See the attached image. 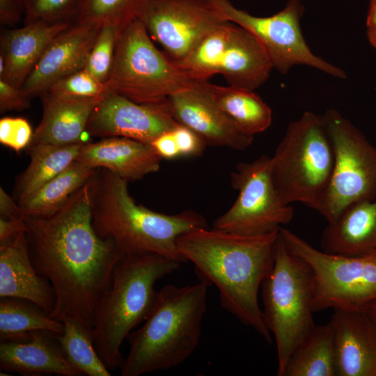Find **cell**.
I'll return each instance as SVG.
<instances>
[{
  "label": "cell",
  "mask_w": 376,
  "mask_h": 376,
  "mask_svg": "<svg viewBox=\"0 0 376 376\" xmlns=\"http://www.w3.org/2000/svg\"><path fill=\"white\" fill-rule=\"evenodd\" d=\"M91 179L56 213L24 219L31 263L54 291L50 317L61 322L72 319L93 329L99 301L124 254L94 229Z\"/></svg>",
  "instance_id": "1"
},
{
  "label": "cell",
  "mask_w": 376,
  "mask_h": 376,
  "mask_svg": "<svg viewBox=\"0 0 376 376\" xmlns=\"http://www.w3.org/2000/svg\"><path fill=\"white\" fill-rule=\"evenodd\" d=\"M29 122L20 117H4L0 120V142L16 152L29 146L33 136Z\"/></svg>",
  "instance_id": "35"
},
{
  "label": "cell",
  "mask_w": 376,
  "mask_h": 376,
  "mask_svg": "<svg viewBox=\"0 0 376 376\" xmlns=\"http://www.w3.org/2000/svg\"><path fill=\"white\" fill-rule=\"evenodd\" d=\"M56 334L36 331L23 340L0 343V370L26 376L82 375L65 357Z\"/></svg>",
  "instance_id": "21"
},
{
  "label": "cell",
  "mask_w": 376,
  "mask_h": 376,
  "mask_svg": "<svg viewBox=\"0 0 376 376\" xmlns=\"http://www.w3.org/2000/svg\"><path fill=\"white\" fill-rule=\"evenodd\" d=\"M63 330V322L36 304L17 298H1L0 342L26 340L36 331L61 334Z\"/></svg>",
  "instance_id": "29"
},
{
  "label": "cell",
  "mask_w": 376,
  "mask_h": 376,
  "mask_svg": "<svg viewBox=\"0 0 376 376\" xmlns=\"http://www.w3.org/2000/svg\"><path fill=\"white\" fill-rule=\"evenodd\" d=\"M321 248L328 253L347 256L376 253V198L349 205L328 223Z\"/></svg>",
  "instance_id": "24"
},
{
  "label": "cell",
  "mask_w": 376,
  "mask_h": 376,
  "mask_svg": "<svg viewBox=\"0 0 376 376\" xmlns=\"http://www.w3.org/2000/svg\"><path fill=\"white\" fill-rule=\"evenodd\" d=\"M180 264L155 253L125 254L118 260L111 285L99 301L92 329L95 347L109 370L121 367L123 341L150 313L158 293L157 281Z\"/></svg>",
  "instance_id": "5"
},
{
  "label": "cell",
  "mask_w": 376,
  "mask_h": 376,
  "mask_svg": "<svg viewBox=\"0 0 376 376\" xmlns=\"http://www.w3.org/2000/svg\"><path fill=\"white\" fill-rule=\"evenodd\" d=\"M96 169L74 162L60 174L17 203L22 215L46 217L56 213L93 177Z\"/></svg>",
  "instance_id": "25"
},
{
  "label": "cell",
  "mask_w": 376,
  "mask_h": 376,
  "mask_svg": "<svg viewBox=\"0 0 376 376\" xmlns=\"http://www.w3.org/2000/svg\"><path fill=\"white\" fill-rule=\"evenodd\" d=\"M23 217L19 206L14 198L0 188V218L9 219Z\"/></svg>",
  "instance_id": "41"
},
{
  "label": "cell",
  "mask_w": 376,
  "mask_h": 376,
  "mask_svg": "<svg viewBox=\"0 0 376 376\" xmlns=\"http://www.w3.org/2000/svg\"><path fill=\"white\" fill-rule=\"evenodd\" d=\"M202 86L244 133L253 136L271 125L270 107L253 91L228 86L201 82Z\"/></svg>",
  "instance_id": "26"
},
{
  "label": "cell",
  "mask_w": 376,
  "mask_h": 376,
  "mask_svg": "<svg viewBox=\"0 0 376 376\" xmlns=\"http://www.w3.org/2000/svg\"><path fill=\"white\" fill-rule=\"evenodd\" d=\"M179 123L171 116L167 100L140 104L107 91L93 109L86 132L100 137H126L150 143Z\"/></svg>",
  "instance_id": "15"
},
{
  "label": "cell",
  "mask_w": 376,
  "mask_h": 376,
  "mask_svg": "<svg viewBox=\"0 0 376 376\" xmlns=\"http://www.w3.org/2000/svg\"><path fill=\"white\" fill-rule=\"evenodd\" d=\"M162 160L150 144L120 136L85 143L76 159L92 168L106 169L127 181L157 172Z\"/></svg>",
  "instance_id": "22"
},
{
  "label": "cell",
  "mask_w": 376,
  "mask_h": 376,
  "mask_svg": "<svg viewBox=\"0 0 376 376\" xmlns=\"http://www.w3.org/2000/svg\"><path fill=\"white\" fill-rule=\"evenodd\" d=\"M150 144L162 159H173L180 157L172 130L159 135Z\"/></svg>",
  "instance_id": "39"
},
{
  "label": "cell",
  "mask_w": 376,
  "mask_h": 376,
  "mask_svg": "<svg viewBox=\"0 0 376 376\" xmlns=\"http://www.w3.org/2000/svg\"><path fill=\"white\" fill-rule=\"evenodd\" d=\"M323 116L334 164L318 212L331 223L349 205L376 198V147L337 110Z\"/></svg>",
  "instance_id": "11"
},
{
  "label": "cell",
  "mask_w": 376,
  "mask_h": 376,
  "mask_svg": "<svg viewBox=\"0 0 376 376\" xmlns=\"http://www.w3.org/2000/svg\"><path fill=\"white\" fill-rule=\"evenodd\" d=\"M376 327V299L371 301L362 311Z\"/></svg>",
  "instance_id": "43"
},
{
  "label": "cell",
  "mask_w": 376,
  "mask_h": 376,
  "mask_svg": "<svg viewBox=\"0 0 376 376\" xmlns=\"http://www.w3.org/2000/svg\"><path fill=\"white\" fill-rule=\"evenodd\" d=\"M279 234L288 248L313 273L314 313L325 309L363 311L376 299V253L347 256L318 250L285 228Z\"/></svg>",
  "instance_id": "9"
},
{
  "label": "cell",
  "mask_w": 376,
  "mask_h": 376,
  "mask_svg": "<svg viewBox=\"0 0 376 376\" xmlns=\"http://www.w3.org/2000/svg\"><path fill=\"white\" fill-rule=\"evenodd\" d=\"M140 19L174 61L184 59L208 33L229 22L210 0H149Z\"/></svg>",
  "instance_id": "14"
},
{
  "label": "cell",
  "mask_w": 376,
  "mask_h": 376,
  "mask_svg": "<svg viewBox=\"0 0 376 376\" xmlns=\"http://www.w3.org/2000/svg\"><path fill=\"white\" fill-rule=\"evenodd\" d=\"M366 26L368 40L376 48V0H371L370 2Z\"/></svg>",
  "instance_id": "42"
},
{
  "label": "cell",
  "mask_w": 376,
  "mask_h": 376,
  "mask_svg": "<svg viewBox=\"0 0 376 376\" xmlns=\"http://www.w3.org/2000/svg\"><path fill=\"white\" fill-rule=\"evenodd\" d=\"M207 286L201 281L182 287L167 284L158 291L143 325L126 338L130 350L120 368L122 376L172 368L193 354L201 338Z\"/></svg>",
  "instance_id": "4"
},
{
  "label": "cell",
  "mask_w": 376,
  "mask_h": 376,
  "mask_svg": "<svg viewBox=\"0 0 376 376\" xmlns=\"http://www.w3.org/2000/svg\"><path fill=\"white\" fill-rule=\"evenodd\" d=\"M231 22L250 32L266 50L273 68L286 74L295 65H306L331 76L345 73L315 56L303 37L300 19L304 11L301 0H288L285 7L269 17H256L235 7L228 0H210Z\"/></svg>",
  "instance_id": "13"
},
{
  "label": "cell",
  "mask_w": 376,
  "mask_h": 376,
  "mask_svg": "<svg viewBox=\"0 0 376 376\" xmlns=\"http://www.w3.org/2000/svg\"><path fill=\"white\" fill-rule=\"evenodd\" d=\"M119 33L117 29L112 26H102L84 67L90 74L104 84L111 71Z\"/></svg>",
  "instance_id": "32"
},
{
  "label": "cell",
  "mask_w": 376,
  "mask_h": 376,
  "mask_svg": "<svg viewBox=\"0 0 376 376\" xmlns=\"http://www.w3.org/2000/svg\"><path fill=\"white\" fill-rule=\"evenodd\" d=\"M101 27L71 24L47 46L22 86L31 98L70 74L84 69Z\"/></svg>",
  "instance_id": "17"
},
{
  "label": "cell",
  "mask_w": 376,
  "mask_h": 376,
  "mask_svg": "<svg viewBox=\"0 0 376 376\" xmlns=\"http://www.w3.org/2000/svg\"><path fill=\"white\" fill-rule=\"evenodd\" d=\"M127 180L97 168L91 179L92 222L97 234L114 242L123 254L155 253L180 263L177 239L192 230L208 228L193 210L166 214L137 205Z\"/></svg>",
  "instance_id": "3"
},
{
  "label": "cell",
  "mask_w": 376,
  "mask_h": 376,
  "mask_svg": "<svg viewBox=\"0 0 376 376\" xmlns=\"http://www.w3.org/2000/svg\"><path fill=\"white\" fill-rule=\"evenodd\" d=\"M198 82L155 47L144 24L138 19L119 33L105 86L107 91L137 103L158 104Z\"/></svg>",
  "instance_id": "8"
},
{
  "label": "cell",
  "mask_w": 376,
  "mask_h": 376,
  "mask_svg": "<svg viewBox=\"0 0 376 376\" xmlns=\"http://www.w3.org/2000/svg\"><path fill=\"white\" fill-rule=\"evenodd\" d=\"M174 62L194 80L207 81L221 74L229 86L251 91L263 84L273 68L256 38L230 21L208 33L184 59Z\"/></svg>",
  "instance_id": "10"
},
{
  "label": "cell",
  "mask_w": 376,
  "mask_h": 376,
  "mask_svg": "<svg viewBox=\"0 0 376 376\" xmlns=\"http://www.w3.org/2000/svg\"><path fill=\"white\" fill-rule=\"evenodd\" d=\"M337 375L376 376V327L362 311L334 309Z\"/></svg>",
  "instance_id": "18"
},
{
  "label": "cell",
  "mask_w": 376,
  "mask_h": 376,
  "mask_svg": "<svg viewBox=\"0 0 376 376\" xmlns=\"http://www.w3.org/2000/svg\"><path fill=\"white\" fill-rule=\"evenodd\" d=\"M26 230L24 217L6 219L0 218V245L10 243Z\"/></svg>",
  "instance_id": "40"
},
{
  "label": "cell",
  "mask_w": 376,
  "mask_h": 376,
  "mask_svg": "<svg viewBox=\"0 0 376 376\" xmlns=\"http://www.w3.org/2000/svg\"><path fill=\"white\" fill-rule=\"evenodd\" d=\"M47 91L77 98H96L103 96L107 91L104 83L84 68L59 79Z\"/></svg>",
  "instance_id": "34"
},
{
  "label": "cell",
  "mask_w": 376,
  "mask_h": 376,
  "mask_svg": "<svg viewBox=\"0 0 376 376\" xmlns=\"http://www.w3.org/2000/svg\"><path fill=\"white\" fill-rule=\"evenodd\" d=\"M202 81L167 97L171 116L196 133L206 145L245 150L251 144L253 136L235 125L202 86Z\"/></svg>",
  "instance_id": "16"
},
{
  "label": "cell",
  "mask_w": 376,
  "mask_h": 376,
  "mask_svg": "<svg viewBox=\"0 0 376 376\" xmlns=\"http://www.w3.org/2000/svg\"><path fill=\"white\" fill-rule=\"evenodd\" d=\"M25 0H0V23L13 26L24 16Z\"/></svg>",
  "instance_id": "38"
},
{
  "label": "cell",
  "mask_w": 376,
  "mask_h": 376,
  "mask_svg": "<svg viewBox=\"0 0 376 376\" xmlns=\"http://www.w3.org/2000/svg\"><path fill=\"white\" fill-rule=\"evenodd\" d=\"M180 157H194L201 155L205 143L191 129L178 124L173 130Z\"/></svg>",
  "instance_id": "37"
},
{
  "label": "cell",
  "mask_w": 376,
  "mask_h": 376,
  "mask_svg": "<svg viewBox=\"0 0 376 376\" xmlns=\"http://www.w3.org/2000/svg\"><path fill=\"white\" fill-rule=\"evenodd\" d=\"M77 0H25L24 24L38 21L72 24Z\"/></svg>",
  "instance_id": "33"
},
{
  "label": "cell",
  "mask_w": 376,
  "mask_h": 376,
  "mask_svg": "<svg viewBox=\"0 0 376 376\" xmlns=\"http://www.w3.org/2000/svg\"><path fill=\"white\" fill-rule=\"evenodd\" d=\"M230 184L238 196L214 221L212 228L256 236L277 231L292 220L294 209L280 199L272 178L271 157L267 155L238 164L230 174Z\"/></svg>",
  "instance_id": "12"
},
{
  "label": "cell",
  "mask_w": 376,
  "mask_h": 376,
  "mask_svg": "<svg viewBox=\"0 0 376 376\" xmlns=\"http://www.w3.org/2000/svg\"><path fill=\"white\" fill-rule=\"evenodd\" d=\"M84 143L63 146L37 144L28 147L30 163L16 181L15 200L19 202L66 169L76 161Z\"/></svg>",
  "instance_id": "27"
},
{
  "label": "cell",
  "mask_w": 376,
  "mask_h": 376,
  "mask_svg": "<svg viewBox=\"0 0 376 376\" xmlns=\"http://www.w3.org/2000/svg\"><path fill=\"white\" fill-rule=\"evenodd\" d=\"M334 153L323 116L311 111L291 122L271 157V174L281 201L318 212L331 178Z\"/></svg>",
  "instance_id": "6"
},
{
  "label": "cell",
  "mask_w": 376,
  "mask_h": 376,
  "mask_svg": "<svg viewBox=\"0 0 376 376\" xmlns=\"http://www.w3.org/2000/svg\"><path fill=\"white\" fill-rule=\"evenodd\" d=\"M42 116L28 147L37 144L70 146L84 143L89 117L101 97L77 98L52 94L41 95Z\"/></svg>",
  "instance_id": "23"
},
{
  "label": "cell",
  "mask_w": 376,
  "mask_h": 376,
  "mask_svg": "<svg viewBox=\"0 0 376 376\" xmlns=\"http://www.w3.org/2000/svg\"><path fill=\"white\" fill-rule=\"evenodd\" d=\"M72 23L38 21L3 31L0 79L22 87L50 42Z\"/></svg>",
  "instance_id": "19"
},
{
  "label": "cell",
  "mask_w": 376,
  "mask_h": 376,
  "mask_svg": "<svg viewBox=\"0 0 376 376\" xmlns=\"http://www.w3.org/2000/svg\"><path fill=\"white\" fill-rule=\"evenodd\" d=\"M31 97L22 87L0 79V113L23 111L30 107Z\"/></svg>",
  "instance_id": "36"
},
{
  "label": "cell",
  "mask_w": 376,
  "mask_h": 376,
  "mask_svg": "<svg viewBox=\"0 0 376 376\" xmlns=\"http://www.w3.org/2000/svg\"><path fill=\"white\" fill-rule=\"evenodd\" d=\"M149 0H77L73 23L102 27L109 25L120 33L141 19Z\"/></svg>",
  "instance_id": "31"
},
{
  "label": "cell",
  "mask_w": 376,
  "mask_h": 376,
  "mask_svg": "<svg viewBox=\"0 0 376 376\" xmlns=\"http://www.w3.org/2000/svg\"><path fill=\"white\" fill-rule=\"evenodd\" d=\"M261 289L265 322L276 345L277 375L284 376L292 354L316 325L311 269L288 248L280 234L273 267Z\"/></svg>",
  "instance_id": "7"
},
{
  "label": "cell",
  "mask_w": 376,
  "mask_h": 376,
  "mask_svg": "<svg viewBox=\"0 0 376 376\" xmlns=\"http://www.w3.org/2000/svg\"><path fill=\"white\" fill-rule=\"evenodd\" d=\"M0 297L29 301L49 314L54 309V291L31 263L26 230L10 243L0 245Z\"/></svg>",
  "instance_id": "20"
},
{
  "label": "cell",
  "mask_w": 376,
  "mask_h": 376,
  "mask_svg": "<svg viewBox=\"0 0 376 376\" xmlns=\"http://www.w3.org/2000/svg\"><path fill=\"white\" fill-rule=\"evenodd\" d=\"M279 230L246 236L201 228L177 239L180 253L194 264L200 281L214 285L221 306L272 343L258 292L274 261Z\"/></svg>",
  "instance_id": "2"
},
{
  "label": "cell",
  "mask_w": 376,
  "mask_h": 376,
  "mask_svg": "<svg viewBox=\"0 0 376 376\" xmlns=\"http://www.w3.org/2000/svg\"><path fill=\"white\" fill-rule=\"evenodd\" d=\"M337 375L334 331L331 320L315 326L292 354L284 376Z\"/></svg>",
  "instance_id": "28"
},
{
  "label": "cell",
  "mask_w": 376,
  "mask_h": 376,
  "mask_svg": "<svg viewBox=\"0 0 376 376\" xmlns=\"http://www.w3.org/2000/svg\"><path fill=\"white\" fill-rule=\"evenodd\" d=\"M63 323V332L57 339L69 363L82 375L111 376L95 347L92 329L72 319Z\"/></svg>",
  "instance_id": "30"
}]
</instances>
